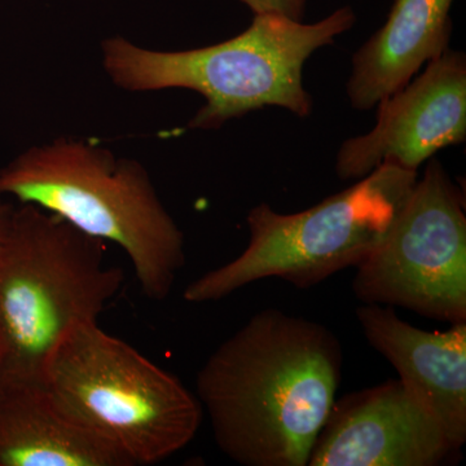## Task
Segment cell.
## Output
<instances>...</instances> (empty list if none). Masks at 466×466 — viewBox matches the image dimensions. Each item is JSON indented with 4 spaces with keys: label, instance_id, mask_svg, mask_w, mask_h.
Listing matches in <instances>:
<instances>
[{
    "label": "cell",
    "instance_id": "obj_5",
    "mask_svg": "<svg viewBox=\"0 0 466 466\" xmlns=\"http://www.w3.org/2000/svg\"><path fill=\"white\" fill-rule=\"evenodd\" d=\"M417 177V171L386 162L308 210L281 214L266 202L257 205L247 217L248 247L192 281L183 299L216 302L268 278L309 289L357 268L388 235Z\"/></svg>",
    "mask_w": 466,
    "mask_h": 466
},
{
    "label": "cell",
    "instance_id": "obj_13",
    "mask_svg": "<svg viewBox=\"0 0 466 466\" xmlns=\"http://www.w3.org/2000/svg\"><path fill=\"white\" fill-rule=\"evenodd\" d=\"M254 15H281L291 20L303 21L309 0H240Z\"/></svg>",
    "mask_w": 466,
    "mask_h": 466
},
{
    "label": "cell",
    "instance_id": "obj_7",
    "mask_svg": "<svg viewBox=\"0 0 466 466\" xmlns=\"http://www.w3.org/2000/svg\"><path fill=\"white\" fill-rule=\"evenodd\" d=\"M352 291L363 305L465 323V198L440 159H429L386 238L357 267Z\"/></svg>",
    "mask_w": 466,
    "mask_h": 466
},
{
    "label": "cell",
    "instance_id": "obj_2",
    "mask_svg": "<svg viewBox=\"0 0 466 466\" xmlns=\"http://www.w3.org/2000/svg\"><path fill=\"white\" fill-rule=\"evenodd\" d=\"M355 23L350 5L312 24L254 15L249 27L233 38L186 51L149 50L112 36L101 45L103 66L125 91L182 88L200 94L205 104L189 122L191 130H217L267 106L308 118L314 103L303 82L306 63Z\"/></svg>",
    "mask_w": 466,
    "mask_h": 466
},
{
    "label": "cell",
    "instance_id": "obj_4",
    "mask_svg": "<svg viewBox=\"0 0 466 466\" xmlns=\"http://www.w3.org/2000/svg\"><path fill=\"white\" fill-rule=\"evenodd\" d=\"M122 283L99 238L34 205L14 208L0 241V385L43 382L60 339L97 321Z\"/></svg>",
    "mask_w": 466,
    "mask_h": 466
},
{
    "label": "cell",
    "instance_id": "obj_12",
    "mask_svg": "<svg viewBox=\"0 0 466 466\" xmlns=\"http://www.w3.org/2000/svg\"><path fill=\"white\" fill-rule=\"evenodd\" d=\"M455 0H394L383 25L352 56L350 106L370 110L450 50Z\"/></svg>",
    "mask_w": 466,
    "mask_h": 466
},
{
    "label": "cell",
    "instance_id": "obj_8",
    "mask_svg": "<svg viewBox=\"0 0 466 466\" xmlns=\"http://www.w3.org/2000/svg\"><path fill=\"white\" fill-rule=\"evenodd\" d=\"M376 108L372 130L349 137L337 152L343 182H357L386 162L419 173L440 150L465 142L464 52L450 48Z\"/></svg>",
    "mask_w": 466,
    "mask_h": 466
},
{
    "label": "cell",
    "instance_id": "obj_6",
    "mask_svg": "<svg viewBox=\"0 0 466 466\" xmlns=\"http://www.w3.org/2000/svg\"><path fill=\"white\" fill-rule=\"evenodd\" d=\"M43 382L90 431L135 466L188 446L204 417L198 395L97 321L75 325L51 352Z\"/></svg>",
    "mask_w": 466,
    "mask_h": 466
},
{
    "label": "cell",
    "instance_id": "obj_1",
    "mask_svg": "<svg viewBox=\"0 0 466 466\" xmlns=\"http://www.w3.org/2000/svg\"><path fill=\"white\" fill-rule=\"evenodd\" d=\"M342 348L317 321L266 309L208 358L196 395L217 446L244 466H306L342 377Z\"/></svg>",
    "mask_w": 466,
    "mask_h": 466
},
{
    "label": "cell",
    "instance_id": "obj_3",
    "mask_svg": "<svg viewBox=\"0 0 466 466\" xmlns=\"http://www.w3.org/2000/svg\"><path fill=\"white\" fill-rule=\"evenodd\" d=\"M5 196L118 245L147 299H167L186 265L182 229L148 170L88 140L57 137L24 150L0 168V198Z\"/></svg>",
    "mask_w": 466,
    "mask_h": 466
},
{
    "label": "cell",
    "instance_id": "obj_14",
    "mask_svg": "<svg viewBox=\"0 0 466 466\" xmlns=\"http://www.w3.org/2000/svg\"><path fill=\"white\" fill-rule=\"evenodd\" d=\"M14 208V207H11V205L3 200V198H0V241H2L5 232H7Z\"/></svg>",
    "mask_w": 466,
    "mask_h": 466
},
{
    "label": "cell",
    "instance_id": "obj_10",
    "mask_svg": "<svg viewBox=\"0 0 466 466\" xmlns=\"http://www.w3.org/2000/svg\"><path fill=\"white\" fill-rule=\"evenodd\" d=\"M357 319L368 343L435 417L459 451L466 441V321L426 332L401 320L394 308L363 305Z\"/></svg>",
    "mask_w": 466,
    "mask_h": 466
},
{
    "label": "cell",
    "instance_id": "obj_9",
    "mask_svg": "<svg viewBox=\"0 0 466 466\" xmlns=\"http://www.w3.org/2000/svg\"><path fill=\"white\" fill-rule=\"evenodd\" d=\"M440 422L390 380L334 400L309 466H435L453 452Z\"/></svg>",
    "mask_w": 466,
    "mask_h": 466
},
{
    "label": "cell",
    "instance_id": "obj_11",
    "mask_svg": "<svg viewBox=\"0 0 466 466\" xmlns=\"http://www.w3.org/2000/svg\"><path fill=\"white\" fill-rule=\"evenodd\" d=\"M0 466H135L45 382L0 385Z\"/></svg>",
    "mask_w": 466,
    "mask_h": 466
}]
</instances>
